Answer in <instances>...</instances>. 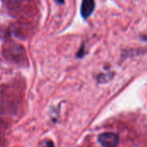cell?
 Returning a JSON list of instances; mask_svg holds the SVG:
<instances>
[{
  "mask_svg": "<svg viewBox=\"0 0 147 147\" xmlns=\"http://www.w3.org/2000/svg\"><path fill=\"white\" fill-rule=\"evenodd\" d=\"M44 147H54V145H53V143L51 140H48V141L46 142Z\"/></svg>",
  "mask_w": 147,
  "mask_h": 147,
  "instance_id": "cell-4",
  "label": "cell"
},
{
  "mask_svg": "<svg viewBox=\"0 0 147 147\" xmlns=\"http://www.w3.org/2000/svg\"><path fill=\"white\" fill-rule=\"evenodd\" d=\"M77 56H78V58H83V57L84 56V47H82L80 48V50L78 51Z\"/></svg>",
  "mask_w": 147,
  "mask_h": 147,
  "instance_id": "cell-3",
  "label": "cell"
},
{
  "mask_svg": "<svg viewBox=\"0 0 147 147\" xmlns=\"http://www.w3.org/2000/svg\"><path fill=\"white\" fill-rule=\"evenodd\" d=\"M141 39H142L143 40H146V41H147V35H144V36H141Z\"/></svg>",
  "mask_w": 147,
  "mask_h": 147,
  "instance_id": "cell-6",
  "label": "cell"
},
{
  "mask_svg": "<svg viewBox=\"0 0 147 147\" xmlns=\"http://www.w3.org/2000/svg\"><path fill=\"white\" fill-rule=\"evenodd\" d=\"M58 3H60V4H62V3H64V2H65V0H55Z\"/></svg>",
  "mask_w": 147,
  "mask_h": 147,
  "instance_id": "cell-5",
  "label": "cell"
},
{
  "mask_svg": "<svg viewBox=\"0 0 147 147\" xmlns=\"http://www.w3.org/2000/svg\"><path fill=\"white\" fill-rule=\"evenodd\" d=\"M95 9V0H83L81 4V16L87 19L89 18Z\"/></svg>",
  "mask_w": 147,
  "mask_h": 147,
  "instance_id": "cell-2",
  "label": "cell"
},
{
  "mask_svg": "<svg viewBox=\"0 0 147 147\" xmlns=\"http://www.w3.org/2000/svg\"><path fill=\"white\" fill-rule=\"evenodd\" d=\"M98 142L103 147H115L119 143V137L114 133H103L98 136Z\"/></svg>",
  "mask_w": 147,
  "mask_h": 147,
  "instance_id": "cell-1",
  "label": "cell"
}]
</instances>
